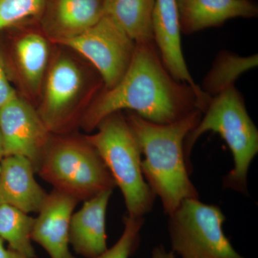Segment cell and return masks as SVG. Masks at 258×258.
Listing matches in <instances>:
<instances>
[{
  "label": "cell",
  "instance_id": "7a4b0ae2",
  "mask_svg": "<svg viewBox=\"0 0 258 258\" xmlns=\"http://www.w3.org/2000/svg\"><path fill=\"white\" fill-rule=\"evenodd\" d=\"M202 114V111H197L169 124L153 123L133 112L126 117L144 156L142 160L144 179L155 196L160 198L166 215H171L184 200L199 198L198 190L189 179L191 170L184 144Z\"/></svg>",
  "mask_w": 258,
  "mask_h": 258
},
{
  "label": "cell",
  "instance_id": "4fadbf2b",
  "mask_svg": "<svg viewBox=\"0 0 258 258\" xmlns=\"http://www.w3.org/2000/svg\"><path fill=\"white\" fill-rule=\"evenodd\" d=\"M113 190L103 191L85 201L70 222L69 243L85 258H95L107 247L106 212Z\"/></svg>",
  "mask_w": 258,
  "mask_h": 258
},
{
  "label": "cell",
  "instance_id": "8fae6325",
  "mask_svg": "<svg viewBox=\"0 0 258 258\" xmlns=\"http://www.w3.org/2000/svg\"><path fill=\"white\" fill-rule=\"evenodd\" d=\"M78 203L72 197L52 189L35 219L32 241L43 247L50 258H76L69 249V230Z\"/></svg>",
  "mask_w": 258,
  "mask_h": 258
},
{
  "label": "cell",
  "instance_id": "d6986e66",
  "mask_svg": "<svg viewBox=\"0 0 258 258\" xmlns=\"http://www.w3.org/2000/svg\"><path fill=\"white\" fill-rule=\"evenodd\" d=\"M15 51L24 79L30 87L36 89L41 83L48 61L46 40L38 34H28L17 42Z\"/></svg>",
  "mask_w": 258,
  "mask_h": 258
},
{
  "label": "cell",
  "instance_id": "9a60e30c",
  "mask_svg": "<svg viewBox=\"0 0 258 258\" xmlns=\"http://www.w3.org/2000/svg\"><path fill=\"white\" fill-rule=\"evenodd\" d=\"M105 0H55L50 21L57 37L66 38L86 31L104 15Z\"/></svg>",
  "mask_w": 258,
  "mask_h": 258
},
{
  "label": "cell",
  "instance_id": "44dd1931",
  "mask_svg": "<svg viewBox=\"0 0 258 258\" xmlns=\"http://www.w3.org/2000/svg\"><path fill=\"white\" fill-rule=\"evenodd\" d=\"M144 223V217L126 215L123 217L124 229L114 245L95 258H129L136 252L140 242V232Z\"/></svg>",
  "mask_w": 258,
  "mask_h": 258
},
{
  "label": "cell",
  "instance_id": "5bb4252c",
  "mask_svg": "<svg viewBox=\"0 0 258 258\" xmlns=\"http://www.w3.org/2000/svg\"><path fill=\"white\" fill-rule=\"evenodd\" d=\"M180 28L185 35L218 27L230 19L257 16L253 0H176Z\"/></svg>",
  "mask_w": 258,
  "mask_h": 258
},
{
  "label": "cell",
  "instance_id": "d4e9b609",
  "mask_svg": "<svg viewBox=\"0 0 258 258\" xmlns=\"http://www.w3.org/2000/svg\"><path fill=\"white\" fill-rule=\"evenodd\" d=\"M4 150H3V142H2L1 136H0V163L4 158Z\"/></svg>",
  "mask_w": 258,
  "mask_h": 258
},
{
  "label": "cell",
  "instance_id": "277c9868",
  "mask_svg": "<svg viewBox=\"0 0 258 258\" xmlns=\"http://www.w3.org/2000/svg\"><path fill=\"white\" fill-rule=\"evenodd\" d=\"M86 139L94 147L124 199L127 215L144 217L152 210L155 195L144 179L140 148L120 112L108 115Z\"/></svg>",
  "mask_w": 258,
  "mask_h": 258
},
{
  "label": "cell",
  "instance_id": "6da1fadb",
  "mask_svg": "<svg viewBox=\"0 0 258 258\" xmlns=\"http://www.w3.org/2000/svg\"><path fill=\"white\" fill-rule=\"evenodd\" d=\"M208 106L189 85L171 76L154 42L136 43L123 77L93 102L83 115L82 125L94 130L107 116L122 110L153 123L169 124L194 112L203 113Z\"/></svg>",
  "mask_w": 258,
  "mask_h": 258
},
{
  "label": "cell",
  "instance_id": "52a82bcc",
  "mask_svg": "<svg viewBox=\"0 0 258 258\" xmlns=\"http://www.w3.org/2000/svg\"><path fill=\"white\" fill-rule=\"evenodd\" d=\"M55 40L89 60L101 76L106 89L122 79L136 49V42L106 15L82 33Z\"/></svg>",
  "mask_w": 258,
  "mask_h": 258
},
{
  "label": "cell",
  "instance_id": "7c38bea8",
  "mask_svg": "<svg viewBox=\"0 0 258 258\" xmlns=\"http://www.w3.org/2000/svg\"><path fill=\"white\" fill-rule=\"evenodd\" d=\"M32 163L22 156L4 157L0 163V205L25 213L40 211L48 194L37 183Z\"/></svg>",
  "mask_w": 258,
  "mask_h": 258
},
{
  "label": "cell",
  "instance_id": "9c48e42d",
  "mask_svg": "<svg viewBox=\"0 0 258 258\" xmlns=\"http://www.w3.org/2000/svg\"><path fill=\"white\" fill-rule=\"evenodd\" d=\"M81 71L74 61L61 58L52 66L47 78L45 96L39 110L51 133H59L68 126L72 110L82 88Z\"/></svg>",
  "mask_w": 258,
  "mask_h": 258
},
{
  "label": "cell",
  "instance_id": "8992f818",
  "mask_svg": "<svg viewBox=\"0 0 258 258\" xmlns=\"http://www.w3.org/2000/svg\"><path fill=\"white\" fill-rule=\"evenodd\" d=\"M169 216L171 251L181 258H245L224 233L225 216L218 207L187 199Z\"/></svg>",
  "mask_w": 258,
  "mask_h": 258
},
{
  "label": "cell",
  "instance_id": "603a6c76",
  "mask_svg": "<svg viewBox=\"0 0 258 258\" xmlns=\"http://www.w3.org/2000/svg\"><path fill=\"white\" fill-rule=\"evenodd\" d=\"M0 258H28L14 249L5 248L4 240L0 238Z\"/></svg>",
  "mask_w": 258,
  "mask_h": 258
},
{
  "label": "cell",
  "instance_id": "5b68a950",
  "mask_svg": "<svg viewBox=\"0 0 258 258\" xmlns=\"http://www.w3.org/2000/svg\"><path fill=\"white\" fill-rule=\"evenodd\" d=\"M37 173L53 189L79 203L115 187L104 161L86 137H50Z\"/></svg>",
  "mask_w": 258,
  "mask_h": 258
},
{
  "label": "cell",
  "instance_id": "ba28073f",
  "mask_svg": "<svg viewBox=\"0 0 258 258\" xmlns=\"http://www.w3.org/2000/svg\"><path fill=\"white\" fill-rule=\"evenodd\" d=\"M50 134L38 111L18 95L0 108V136L5 157L27 158L36 173Z\"/></svg>",
  "mask_w": 258,
  "mask_h": 258
},
{
  "label": "cell",
  "instance_id": "30bf717a",
  "mask_svg": "<svg viewBox=\"0 0 258 258\" xmlns=\"http://www.w3.org/2000/svg\"><path fill=\"white\" fill-rule=\"evenodd\" d=\"M152 27L154 43L169 74L176 81L189 85L204 101L209 103L211 98L194 81L185 62L176 0H155Z\"/></svg>",
  "mask_w": 258,
  "mask_h": 258
},
{
  "label": "cell",
  "instance_id": "2e32d148",
  "mask_svg": "<svg viewBox=\"0 0 258 258\" xmlns=\"http://www.w3.org/2000/svg\"><path fill=\"white\" fill-rule=\"evenodd\" d=\"M154 4L155 0H105L104 15L136 43L152 42Z\"/></svg>",
  "mask_w": 258,
  "mask_h": 258
},
{
  "label": "cell",
  "instance_id": "e0dca14e",
  "mask_svg": "<svg viewBox=\"0 0 258 258\" xmlns=\"http://www.w3.org/2000/svg\"><path fill=\"white\" fill-rule=\"evenodd\" d=\"M35 219L14 207L0 205V238L8 242L9 248L36 258L31 239Z\"/></svg>",
  "mask_w": 258,
  "mask_h": 258
},
{
  "label": "cell",
  "instance_id": "7402d4cb",
  "mask_svg": "<svg viewBox=\"0 0 258 258\" xmlns=\"http://www.w3.org/2000/svg\"><path fill=\"white\" fill-rule=\"evenodd\" d=\"M16 95V92L10 85L7 76L4 62L0 55V108L14 98Z\"/></svg>",
  "mask_w": 258,
  "mask_h": 258
},
{
  "label": "cell",
  "instance_id": "ac0fdd59",
  "mask_svg": "<svg viewBox=\"0 0 258 258\" xmlns=\"http://www.w3.org/2000/svg\"><path fill=\"white\" fill-rule=\"evenodd\" d=\"M257 66V55L241 57L229 52H220L205 78L203 91L210 98L234 86L236 80Z\"/></svg>",
  "mask_w": 258,
  "mask_h": 258
},
{
  "label": "cell",
  "instance_id": "ffe728a7",
  "mask_svg": "<svg viewBox=\"0 0 258 258\" xmlns=\"http://www.w3.org/2000/svg\"><path fill=\"white\" fill-rule=\"evenodd\" d=\"M48 0H0V32L41 14Z\"/></svg>",
  "mask_w": 258,
  "mask_h": 258
},
{
  "label": "cell",
  "instance_id": "cb8c5ba5",
  "mask_svg": "<svg viewBox=\"0 0 258 258\" xmlns=\"http://www.w3.org/2000/svg\"><path fill=\"white\" fill-rule=\"evenodd\" d=\"M152 258H175V257L172 251L168 252L162 246H158L153 249Z\"/></svg>",
  "mask_w": 258,
  "mask_h": 258
},
{
  "label": "cell",
  "instance_id": "3957f363",
  "mask_svg": "<svg viewBox=\"0 0 258 258\" xmlns=\"http://www.w3.org/2000/svg\"><path fill=\"white\" fill-rule=\"evenodd\" d=\"M203 113V118L184 141L187 164L191 149L203 134L208 132L220 134L234 161L233 169L223 178L224 187L247 195V173L258 153V131L247 113L242 95L235 86H230L212 97Z\"/></svg>",
  "mask_w": 258,
  "mask_h": 258
}]
</instances>
